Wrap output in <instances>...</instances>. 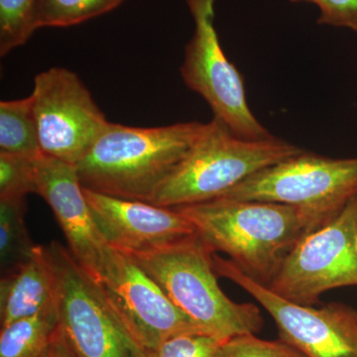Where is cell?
<instances>
[{"mask_svg":"<svg viewBox=\"0 0 357 357\" xmlns=\"http://www.w3.org/2000/svg\"><path fill=\"white\" fill-rule=\"evenodd\" d=\"M215 1L187 0L195 28L185 46L181 76L210 105L213 117L236 135L251 140L273 137L251 112L243 77L222 50L215 27Z\"/></svg>","mask_w":357,"mask_h":357,"instance_id":"8","label":"cell"},{"mask_svg":"<svg viewBox=\"0 0 357 357\" xmlns=\"http://www.w3.org/2000/svg\"><path fill=\"white\" fill-rule=\"evenodd\" d=\"M174 208L213 252L229 255L244 274L265 287L298 241L325 223L297 206L227 197Z\"/></svg>","mask_w":357,"mask_h":357,"instance_id":"1","label":"cell"},{"mask_svg":"<svg viewBox=\"0 0 357 357\" xmlns=\"http://www.w3.org/2000/svg\"><path fill=\"white\" fill-rule=\"evenodd\" d=\"M57 279L58 326L77 357H141L102 289L58 241L47 245Z\"/></svg>","mask_w":357,"mask_h":357,"instance_id":"5","label":"cell"},{"mask_svg":"<svg viewBox=\"0 0 357 357\" xmlns=\"http://www.w3.org/2000/svg\"><path fill=\"white\" fill-rule=\"evenodd\" d=\"M349 286H357V196L298 241L267 288L314 306L326 291Z\"/></svg>","mask_w":357,"mask_h":357,"instance_id":"6","label":"cell"},{"mask_svg":"<svg viewBox=\"0 0 357 357\" xmlns=\"http://www.w3.org/2000/svg\"><path fill=\"white\" fill-rule=\"evenodd\" d=\"M26 198L0 199L1 275L24 262L36 248L26 227Z\"/></svg>","mask_w":357,"mask_h":357,"instance_id":"17","label":"cell"},{"mask_svg":"<svg viewBox=\"0 0 357 357\" xmlns=\"http://www.w3.org/2000/svg\"><path fill=\"white\" fill-rule=\"evenodd\" d=\"M84 194L105 243L119 250H151L197 234L176 208L88 189Z\"/></svg>","mask_w":357,"mask_h":357,"instance_id":"13","label":"cell"},{"mask_svg":"<svg viewBox=\"0 0 357 357\" xmlns=\"http://www.w3.org/2000/svg\"><path fill=\"white\" fill-rule=\"evenodd\" d=\"M34 169L36 194L53 211L70 255L98 282L109 244L96 227L76 166L41 155Z\"/></svg>","mask_w":357,"mask_h":357,"instance_id":"12","label":"cell"},{"mask_svg":"<svg viewBox=\"0 0 357 357\" xmlns=\"http://www.w3.org/2000/svg\"><path fill=\"white\" fill-rule=\"evenodd\" d=\"M223 357H306L283 340L270 342L243 335L230 338L223 347Z\"/></svg>","mask_w":357,"mask_h":357,"instance_id":"22","label":"cell"},{"mask_svg":"<svg viewBox=\"0 0 357 357\" xmlns=\"http://www.w3.org/2000/svg\"><path fill=\"white\" fill-rule=\"evenodd\" d=\"M96 283L122 325L144 351L174 335L204 333L124 251L107 246Z\"/></svg>","mask_w":357,"mask_h":357,"instance_id":"11","label":"cell"},{"mask_svg":"<svg viewBox=\"0 0 357 357\" xmlns=\"http://www.w3.org/2000/svg\"><path fill=\"white\" fill-rule=\"evenodd\" d=\"M357 196V157L303 151L245 178L222 197L289 204L328 222Z\"/></svg>","mask_w":357,"mask_h":357,"instance_id":"7","label":"cell"},{"mask_svg":"<svg viewBox=\"0 0 357 357\" xmlns=\"http://www.w3.org/2000/svg\"><path fill=\"white\" fill-rule=\"evenodd\" d=\"M0 153L41 156L32 96L0 102Z\"/></svg>","mask_w":357,"mask_h":357,"instance_id":"16","label":"cell"},{"mask_svg":"<svg viewBox=\"0 0 357 357\" xmlns=\"http://www.w3.org/2000/svg\"><path fill=\"white\" fill-rule=\"evenodd\" d=\"M204 123L157 128L110 123L76 165L84 189L150 203L181 163Z\"/></svg>","mask_w":357,"mask_h":357,"instance_id":"2","label":"cell"},{"mask_svg":"<svg viewBox=\"0 0 357 357\" xmlns=\"http://www.w3.org/2000/svg\"><path fill=\"white\" fill-rule=\"evenodd\" d=\"M293 2H301V0H291Z\"/></svg>","mask_w":357,"mask_h":357,"instance_id":"25","label":"cell"},{"mask_svg":"<svg viewBox=\"0 0 357 357\" xmlns=\"http://www.w3.org/2000/svg\"><path fill=\"white\" fill-rule=\"evenodd\" d=\"M31 96L44 156L76 166L110 123L76 73L65 68L37 75Z\"/></svg>","mask_w":357,"mask_h":357,"instance_id":"9","label":"cell"},{"mask_svg":"<svg viewBox=\"0 0 357 357\" xmlns=\"http://www.w3.org/2000/svg\"><path fill=\"white\" fill-rule=\"evenodd\" d=\"M227 340L203 333H185L174 335L151 351L146 357H223Z\"/></svg>","mask_w":357,"mask_h":357,"instance_id":"20","label":"cell"},{"mask_svg":"<svg viewBox=\"0 0 357 357\" xmlns=\"http://www.w3.org/2000/svg\"><path fill=\"white\" fill-rule=\"evenodd\" d=\"M124 252L206 335L229 340L261 331L263 318L258 307L234 302L218 285L215 252L198 234L151 250Z\"/></svg>","mask_w":357,"mask_h":357,"instance_id":"3","label":"cell"},{"mask_svg":"<svg viewBox=\"0 0 357 357\" xmlns=\"http://www.w3.org/2000/svg\"><path fill=\"white\" fill-rule=\"evenodd\" d=\"M56 290L57 279L48 249L36 245L24 262L1 275V328L55 306Z\"/></svg>","mask_w":357,"mask_h":357,"instance_id":"14","label":"cell"},{"mask_svg":"<svg viewBox=\"0 0 357 357\" xmlns=\"http://www.w3.org/2000/svg\"><path fill=\"white\" fill-rule=\"evenodd\" d=\"M47 357H77L72 351L60 328H57Z\"/></svg>","mask_w":357,"mask_h":357,"instance_id":"24","label":"cell"},{"mask_svg":"<svg viewBox=\"0 0 357 357\" xmlns=\"http://www.w3.org/2000/svg\"><path fill=\"white\" fill-rule=\"evenodd\" d=\"M218 276L255 298L272 317L280 340L306 357H357V312L340 303L317 309L284 299L253 281L229 259L213 255Z\"/></svg>","mask_w":357,"mask_h":357,"instance_id":"10","label":"cell"},{"mask_svg":"<svg viewBox=\"0 0 357 357\" xmlns=\"http://www.w3.org/2000/svg\"><path fill=\"white\" fill-rule=\"evenodd\" d=\"M40 0H0V55L23 46L37 27Z\"/></svg>","mask_w":357,"mask_h":357,"instance_id":"19","label":"cell"},{"mask_svg":"<svg viewBox=\"0 0 357 357\" xmlns=\"http://www.w3.org/2000/svg\"><path fill=\"white\" fill-rule=\"evenodd\" d=\"M141 357H146V356H145V352H144V354H143V356Z\"/></svg>","mask_w":357,"mask_h":357,"instance_id":"26","label":"cell"},{"mask_svg":"<svg viewBox=\"0 0 357 357\" xmlns=\"http://www.w3.org/2000/svg\"><path fill=\"white\" fill-rule=\"evenodd\" d=\"M303 151L275 136L241 137L213 117L150 204L178 208L220 198L253 174Z\"/></svg>","mask_w":357,"mask_h":357,"instance_id":"4","label":"cell"},{"mask_svg":"<svg viewBox=\"0 0 357 357\" xmlns=\"http://www.w3.org/2000/svg\"><path fill=\"white\" fill-rule=\"evenodd\" d=\"M123 0H40L37 27H69L116 8Z\"/></svg>","mask_w":357,"mask_h":357,"instance_id":"18","label":"cell"},{"mask_svg":"<svg viewBox=\"0 0 357 357\" xmlns=\"http://www.w3.org/2000/svg\"><path fill=\"white\" fill-rule=\"evenodd\" d=\"M57 328L55 306L1 328L0 357H47Z\"/></svg>","mask_w":357,"mask_h":357,"instance_id":"15","label":"cell"},{"mask_svg":"<svg viewBox=\"0 0 357 357\" xmlns=\"http://www.w3.org/2000/svg\"><path fill=\"white\" fill-rule=\"evenodd\" d=\"M319 7V24L357 31V0H301Z\"/></svg>","mask_w":357,"mask_h":357,"instance_id":"23","label":"cell"},{"mask_svg":"<svg viewBox=\"0 0 357 357\" xmlns=\"http://www.w3.org/2000/svg\"><path fill=\"white\" fill-rule=\"evenodd\" d=\"M34 160L0 153V199L26 198L36 194Z\"/></svg>","mask_w":357,"mask_h":357,"instance_id":"21","label":"cell"}]
</instances>
